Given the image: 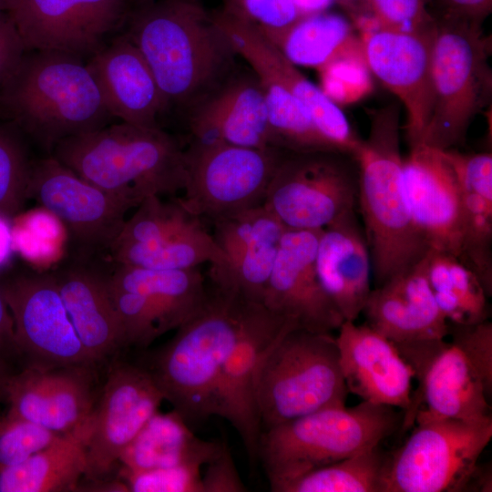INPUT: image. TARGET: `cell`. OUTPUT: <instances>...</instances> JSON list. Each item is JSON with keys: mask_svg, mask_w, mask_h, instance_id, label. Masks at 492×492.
<instances>
[{"mask_svg": "<svg viewBox=\"0 0 492 492\" xmlns=\"http://www.w3.org/2000/svg\"><path fill=\"white\" fill-rule=\"evenodd\" d=\"M126 24L167 109L187 116L235 71L238 55L200 0H140Z\"/></svg>", "mask_w": 492, "mask_h": 492, "instance_id": "6da1fadb", "label": "cell"}, {"mask_svg": "<svg viewBox=\"0 0 492 492\" xmlns=\"http://www.w3.org/2000/svg\"><path fill=\"white\" fill-rule=\"evenodd\" d=\"M369 134L354 157L358 166L359 210L375 287L422 260L429 249L411 217L400 150L395 104L370 110Z\"/></svg>", "mask_w": 492, "mask_h": 492, "instance_id": "7a4b0ae2", "label": "cell"}, {"mask_svg": "<svg viewBox=\"0 0 492 492\" xmlns=\"http://www.w3.org/2000/svg\"><path fill=\"white\" fill-rule=\"evenodd\" d=\"M0 99L20 130L49 155L62 140L113 118L84 59L60 51H27Z\"/></svg>", "mask_w": 492, "mask_h": 492, "instance_id": "3957f363", "label": "cell"}, {"mask_svg": "<svg viewBox=\"0 0 492 492\" xmlns=\"http://www.w3.org/2000/svg\"><path fill=\"white\" fill-rule=\"evenodd\" d=\"M50 155L135 208L149 196H174L186 184L184 150L160 128L108 124L62 140Z\"/></svg>", "mask_w": 492, "mask_h": 492, "instance_id": "277c9868", "label": "cell"}, {"mask_svg": "<svg viewBox=\"0 0 492 492\" xmlns=\"http://www.w3.org/2000/svg\"><path fill=\"white\" fill-rule=\"evenodd\" d=\"M248 302L211 284L202 307L177 329L148 369L189 425L214 415L221 372Z\"/></svg>", "mask_w": 492, "mask_h": 492, "instance_id": "5b68a950", "label": "cell"}, {"mask_svg": "<svg viewBox=\"0 0 492 492\" xmlns=\"http://www.w3.org/2000/svg\"><path fill=\"white\" fill-rule=\"evenodd\" d=\"M395 407L362 401L333 405L283 422L261 433L257 459L271 490L319 467L365 451L402 425Z\"/></svg>", "mask_w": 492, "mask_h": 492, "instance_id": "8992f818", "label": "cell"}, {"mask_svg": "<svg viewBox=\"0 0 492 492\" xmlns=\"http://www.w3.org/2000/svg\"><path fill=\"white\" fill-rule=\"evenodd\" d=\"M490 36L482 25L441 16L432 26L434 106L421 143L436 149L465 142L473 118L490 100Z\"/></svg>", "mask_w": 492, "mask_h": 492, "instance_id": "52a82bcc", "label": "cell"}, {"mask_svg": "<svg viewBox=\"0 0 492 492\" xmlns=\"http://www.w3.org/2000/svg\"><path fill=\"white\" fill-rule=\"evenodd\" d=\"M347 394L333 333L291 329L272 346L258 372L255 399L261 431L343 405Z\"/></svg>", "mask_w": 492, "mask_h": 492, "instance_id": "ba28073f", "label": "cell"}, {"mask_svg": "<svg viewBox=\"0 0 492 492\" xmlns=\"http://www.w3.org/2000/svg\"><path fill=\"white\" fill-rule=\"evenodd\" d=\"M388 457L381 492H461L492 438V419L415 423Z\"/></svg>", "mask_w": 492, "mask_h": 492, "instance_id": "9c48e42d", "label": "cell"}, {"mask_svg": "<svg viewBox=\"0 0 492 492\" xmlns=\"http://www.w3.org/2000/svg\"><path fill=\"white\" fill-rule=\"evenodd\" d=\"M358 166L339 151H286L271 180L265 207L288 230H323L357 209Z\"/></svg>", "mask_w": 492, "mask_h": 492, "instance_id": "30bf717a", "label": "cell"}, {"mask_svg": "<svg viewBox=\"0 0 492 492\" xmlns=\"http://www.w3.org/2000/svg\"><path fill=\"white\" fill-rule=\"evenodd\" d=\"M285 152L191 142L184 150L186 184L180 200L190 212L212 221L263 204Z\"/></svg>", "mask_w": 492, "mask_h": 492, "instance_id": "8fae6325", "label": "cell"}, {"mask_svg": "<svg viewBox=\"0 0 492 492\" xmlns=\"http://www.w3.org/2000/svg\"><path fill=\"white\" fill-rule=\"evenodd\" d=\"M395 345L418 383L412 393L411 405L404 413L402 430L416 422L434 419H492V381L457 345L446 338Z\"/></svg>", "mask_w": 492, "mask_h": 492, "instance_id": "7c38bea8", "label": "cell"}, {"mask_svg": "<svg viewBox=\"0 0 492 492\" xmlns=\"http://www.w3.org/2000/svg\"><path fill=\"white\" fill-rule=\"evenodd\" d=\"M14 323L19 355L27 366L50 369L92 366L52 273L26 272L0 282Z\"/></svg>", "mask_w": 492, "mask_h": 492, "instance_id": "4fadbf2b", "label": "cell"}, {"mask_svg": "<svg viewBox=\"0 0 492 492\" xmlns=\"http://www.w3.org/2000/svg\"><path fill=\"white\" fill-rule=\"evenodd\" d=\"M136 0H10L6 10L27 51L90 57L124 26Z\"/></svg>", "mask_w": 492, "mask_h": 492, "instance_id": "5bb4252c", "label": "cell"}, {"mask_svg": "<svg viewBox=\"0 0 492 492\" xmlns=\"http://www.w3.org/2000/svg\"><path fill=\"white\" fill-rule=\"evenodd\" d=\"M29 199L56 218L87 251L109 250L135 208L128 200L78 176L52 155L34 160Z\"/></svg>", "mask_w": 492, "mask_h": 492, "instance_id": "9a60e30c", "label": "cell"}, {"mask_svg": "<svg viewBox=\"0 0 492 492\" xmlns=\"http://www.w3.org/2000/svg\"><path fill=\"white\" fill-rule=\"evenodd\" d=\"M297 328L261 303L248 302L241 328L220 378L214 415L220 416L236 429L250 459L257 460L261 433L255 384L261 364L278 339Z\"/></svg>", "mask_w": 492, "mask_h": 492, "instance_id": "2e32d148", "label": "cell"}, {"mask_svg": "<svg viewBox=\"0 0 492 492\" xmlns=\"http://www.w3.org/2000/svg\"><path fill=\"white\" fill-rule=\"evenodd\" d=\"M164 395L145 368L119 364L111 369L99 403L92 413L86 478L104 480Z\"/></svg>", "mask_w": 492, "mask_h": 492, "instance_id": "e0dca14e", "label": "cell"}, {"mask_svg": "<svg viewBox=\"0 0 492 492\" xmlns=\"http://www.w3.org/2000/svg\"><path fill=\"white\" fill-rule=\"evenodd\" d=\"M432 26L424 32L378 27L361 33L360 37L371 73L405 109V128L410 148L421 143L434 106Z\"/></svg>", "mask_w": 492, "mask_h": 492, "instance_id": "ac0fdd59", "label": "cell"}, {"mask_svg": "<svg viewBox=\"0 0 492 492\" xmlns=\"http://www.w3.org/2000/svg\"><path fill=\"white\" fill-rule=\"evenodd\" d=\"M321 231L285 230L262 304L297 328L333 333L344 319L317 274L315 256Z\"/></svg>", "mask_w": 492, "mask_h": 492, "instance_id": "d6986e66", "label": "cell"}, {"mask_svg": "<svg viewBox=\"0 0 492 492\" xmlns=\"http://www.w3.org/2000/svg\"><path fill=\"white\" fill-rule=\"evenodd\" d=\"M404 184L413 222L429 250L461 257L463 208L454 172L439 149L423 143L404 159Z\"/></svg>", "mask_w": 492, "mask_h": 492, "instance_id": "ffe728a7", "label": "cell"}, {"mask_svg": "<svg viewBox=\"0 0 492 492\" xmlns=\"http://www.w3.org/2000/svg\"><path fill=\"white\" fill-rule=\"evenodd\" d=\"M91 367L26 366L6 384L8 420H27L64 434L82 425L95 408Z\"/></svg>", "mask_w": 492, "mask_h": 492, "instance_id": "44dd1931", "label": "cell"}, {"mask_svg": "<svg viewBox=\"0 0 492 492\" xmlns=\"http://www.w3.org/2000/svg\"><path fill=\"white\" fill-rule=\"evenodd\" d=\"M212 15L238 56L265 66L303 105L333 147L337 151L354 155L362 139L355 135L338 105L321 87L306 78L258 26L223 7Z\"/></svg>", "mask_w": 492, "mask_h": 492, "instance_id": "7402d4cb", "label": "cell"}, {"mask_svg": "<svg viewBox=\"0 0 492 492\" xmlns=\"http://www.w3.org/2000/svg\"><path fill=\"white\" fill-rule=\"evenodd\" d=\"M337 331L339 364L348 393L406 412L414 374L395 343L366 323L344 321Z\"/></svg>", "mask_w": 492, "mask_h": 492, "instance_id": "603a6c76", "label": "cell"}, {"mask_svg": "<svg viewBox=\"0 0 492 492\" xmlns=\"http://www.w3.org/2000/svg\"><path fill=\"white\" fill-rule=\"evenodd\" d=\"M192 141L272 148L264 95L252 70L234 71L188 114Z\"/></svg>", "mask_w": 492, "mask_h": 492, "instance_id": "cb8c5ba5", "label": "cell"}, {"mask_svg": "<svg viewBox=\"0 0 492 492\" xmlns=\"http://www.w3.org/2000/svg\"><path fill=\"white\" fill-rule=\"evenodd\" d=\"M425 255L372 290L362 312L365 323L393 343L443 339L447 335L448 322L434 298Z\"/></svg>", "mask_w": 492, "mask_h": 492, "instance_id": "d4e9b609", "label": "cell"}, {"mask_svg": "<svg viewBox=\"0 0 492 492\" xmlns=\"http://www.w3.org/2000/svg\"><path fill=\"white\" fill-rule=\"evenodd\" d=\"M87 65L113 118L145 128H159L167 110L156 79L143 56L125 35L92 55Z\"/></svg>", "mask_w": 492, "mask_h": 492, "instance_id": "484cf974", "label": "cell"}, {"mask_svg": "<svg viewBox=\"0 0 492 492\" xmlns=\"http://www.w3.org/2000/svg\"><path fill=\"white\" fill-rule=\"evenodd\" d=\"M350 210L321 231L315 256L319 280L344 321L362 313L372 291V262L364 231Z\"/></svg>", "mask_w": 492, "mask_h": 492, "instance_id": "4316f807", "label": "cell"}, {"mask_svg": "<svg viewBox=\"0 0 492 492\" xmlns=\"http://www.w3.org/2000/svg\"><path fill=\"white\" fill-rule=\"evenodd\" d=\"M68 316L86 351L97 363L124 346L108 273L74 263L52 273Z\"/></svg>", "mask_w": 492, "mask_h": 492, "instance_id": "83f0119b", "label": "cell"}, {"mask_svg": "<svg viewBox=\"0 0 492 492\" xmlns=\"http://www.w3.org/2000/svg\"><path fill=\"white\" fill-rule=\"evenodd\" d=\"M112 287L143 293L158 316L159 334L177 330L204 304L209 289L199 268L153 270L116 264L108 273Z\"/></svg>", "mask_w": 492, "mask_h": 492, "instance_id": "f1b7e54d", "label": "cell"}, {"mask_svg": "<svg viewBox=\"0 0 492 492\" xmlns=\"http://www.w3.org/2000/svg\"><path fill=\"white\" fill-rule=\"evenodd\" d=\"M92 415L82 425L61 434L25 462L0 470V492L77 490L87 468V446Z\"/></svg>", "mask_w": 492, "mask_h": 492, "instance_id": "f546056e", "label": "cell"}, {"mask_svg": "<svg viewBox=\"0 0 492 492\" xmlns=\"http://www.w3.org/2000/svg\"><path fill=\"white\" fill-rule=\"evenodd\" d=\"M222 446L196 436L174 409L168 413L158 410L125 447L118 462L123 468L134 471L185 463L204 466Z\"/></svg>", "mask_w": 492, "mask_h": 492, "instance_id": "4dcf8cb0", "label": "cell"}, {"mask_svg": "<svg viewBox=\"0 0 492 492\" xmlns=\"http://www.w3.org/2000/svg\"><path fill=\"white\" fill-rule=\"evenodd\" d=\"M108 251L116 264L153 270H190L205 262L212 268L227 264L202 220L158 243L114 245Z\"/></svg>", "mask_w": 492, "mask_h": 492, "instance_id": "1f68e13d", "label": "cell"}, {"mask_svg": "<svg viewBox=\"0 0 492 492\" xmlns=\"http://www.w3.org/2000/svg\"><path fill=\"white\" fill-rule=\"evenodd\" d=\"M426 274L436 302L450 323L488 320L487 295L477 276L456 257L436 250L425 255Z\"/></svg>", "mask_w": 492, "mask_h": 492, "instance_id": "d6a6232c", "label": "cell"}, {"mask_svg": "<svg viewBox=\"0 0 492 492\" xmlns=\"http://www.w3.org/2000/svg\"><path fill=\"white\" fill-rule=\"evenodd\" d=\"M265 36L293 65L317 70L355 36L348 19L327 11L302 15L288 28Z\"/></svg>", "mask_w": 492, "mask_h": 492, "instance_id": "836d02e7", "label": "cell"}, {"mask_svg": "<svg viewBox=\"0 0 492 492\" xmlns=\"http://www.w3.org/2000/svg\"><path fill=\"white\" fill-rule=\"evenodd\" d=\"M380 445L308 472L278 492H381L388 454Z\"/></svg>", "mask_w": 492, "mask_h": 492, "instance_id": "e575fe53", "label": "cell"}, {"mask_svg": "<svg viewBox=\"0 0 492 492\" xmlns=\"http://www.w3.org/2000/svg\"><path fill=\"white\" fill-rule=\"evenodd\" d=\"M136 208L111 246L160 242L202 220L186 208L180 197L164 200L149 196Z\"/></svg>", "mask_w": 492, "mask_h": 492, "instance_id": "d590c367", "label": "cell"}, {"mask_svg": "<svg viewBox=\"0 0 492 492\" xmlns=\"http://www.w3.org/2000/svg\"><path fill=\"white\" fill-rule=\"evenodd\" d=\"M463 237L460 261L478 278L492 296V201L460 189Z\"/></svg>", "mask_w": 492, "mask_h": 492, "instance_id": "8d00e7d4", "label": "cell"}, {"mask_svg": "<svg viewBox=\"0 0 492 492\" xmlns=\"http://www.w3.org/2000/svg\"><path fill=\"white\" fill-rule=\"evenodd\" d=\"M15 124H0V217H17L29 199L34 160Z\"/></svg>", "mask_w": 492, "mask_h": 492, "instance_id": "74e56055", "label": "cell"}, {"mask_svg": "<svg viewBox=\"0 0 492 492\" xmlns=\"http://www.w3.org/2000/svg\"><path fill=\"white\" fill-rule=\"evenodd\" d=\"M212 222L211 234L226 256L227 263L255 243L281 239L286 230L264 204L230 214Z\"/></svg>", "mask_w": 492, "mask_h": 492, "instance_id": "f35d334b", "label": "cell"}, {"mask_svg": "<svg viewBox=\"0 0 492 492\" xmlns=\"http://www.w3.org/2000/svg\"><path fill=\"white\" fill-rule=\"evenodd\" d=\"M318 71L321 89L337 105L356 102L373 90L372 73L360 37L354 36Z\"/></svg>", "mask_w": 492, "mask_h": 492, "instance_id": "ab89813d", "label": "cell"}, {"mask_svg": "<svg viewBox=\"0 0 492 492\" xmlns=\"http://www.w3.org/2000/svg\"><path fill=\"white\" fill-rule=\"evenodd\" d=\"M185 463L148 470L121 468L119 474L128 491L133 492H201V467Z\"/></svg>", "mask_w": 492, "mask_h": 492, "instance_id": "60d3db41", "label": "cell"}, {"mask_svg": "<svg viewBox=\"0 0 492 492\" xmlns=\"http://www.w3.org/2000/svg\"><path fill=\"white\" fill-rule=\"evenodd\" d=\"M6 420L0 434V470L25 462L61 435L27 420Z\"/></svg>", "mask_w": 492, "mask_h": 492, "instance_id": "b9f144b4", "label": "cell"}, {"mask_svg": "<svg viewBox=\"0 0 492 492\" xmlns=\"http://www.w3.org/2000/svg\"><path fill=\"white\" fill-rule=\"evenodd\" d=\"M223 8L255 25L265 35L281 32L302 16L292 0H224Z\"/></svg>", "mask_w": 492, "mask_h": 492, "instance_id": "7bdbcfd3", "label": "cell"}, {"mask_svg": "<svg viewBox=\"0 0 492 492\" xmlns=\"http://www.w3.org/2000/svg\"><path fill=\"white\" fill-rule=\"evenodd\" d=\"M382 28L424 32L433 26L435 18L424 0H363Z\"/></svg>", "mask_w": 492, "mask_h": 492, "instance_id": "ee69618b", "label": "cell"}, {"mask_svg": "<svg viewBox=\"0 0 492 492\" xmlns=\"http://www.w3.org/2000/svg\"><path fill=\"white\" fill-rule=\"evenodd\" d=\"M440 152L451 167L460 189L492 201L491 152L465 154L456 149Z\"/></svg>", "mask_w": 492, "mask_h": 492, "instance_id": "f6af8a7d", "label": "cell"}, {"mask_svg": "<svg viewBox=\"0 0 492 492\" xmlns=\"http://www.w3.org/2000/svg\"><path fill=\"white\" fill-rule=\"evenodd\" d=\"M201 492H244L247 490L236 468L231 452L223 444L220 451L205 465Z\"/></svg>", "mask_w": 492, "mask_h": 492, "instance_id": "bcb514c9", "label": "cell"}, {"mask_svg": "<svg viewBox=\"0 0 492 492\" xmlns=\"http://www.w3.org/2000/svg\"><path fill=\"white\" fill-rule=\"evenodd\" d=\"M27 52L10 15L0 10V91L14 77Z\"/></svg>", "mask_w": 492, "mask_h": 492, "instance_id": "7dc6e473", "label": "cell"}, {"mask_svg": "<svg viewBox=\"0 0 492 492\" xmlns=\"http://www.w3.org/2000/svg\"><path fill=\"white\" fill-rule=\"evenodd\" d=\"M442 16L482 25L492 10V0H438Z\"/></svg>", "mask_w": 492, "mask_h": 492, "instance_id": "c3c4849f", "label": "cell"}, {"mask_svg": "<svg viewBox=\"0 0 492 492\" xmlns=\"http://www.w3.org/2000/svg\"><path fill=\"white\" fill-rule=\"evenodd\" d=\"M19 355L15 343L14 323L0 289V361Z\"/></svg>", "mask_w": 492, "mask_h": 492, "instance_id": "681fc988", "label": "cell"}, {"mask_svg": "<svg viewBox=\"0 0 492 492\" xmlns=\"http://www.w3.org/2000/svg\"><path fill=\"white\" fill-rule=\"evenodd\" d=\"M491 466L477 464L469 476L464 491L491 492Z\"/></svg>", "mask_w": 492, "mask_h": 492, "instance_id": "f907efd6", "label": "cell"}, {"mask_svg": "<svg viewBox=\"0 0 492 492\" xmlns=\"http://www.w3.org/2000/svg\"><path fill=\"white\" fill-rule=\"evenodd\" d=\"M302 15L315 14L326 9L335 0H292Z\"/></svg>", "mask_w": 492, "mask_h": 492, "instance_id": "816d5d0a", "label": "cell"}, {"mask_svg": "<svg viewBox=\"0 0 492 492\" xmlns=\"http://www.w3.org/2000/svg\"><path fill=\"white\" fill-rule=\"evenodd\" d=\"M4 220L5 219L0 217V263L5 260L13 247L11 229Z\"/></svg>", "mask_w": 492, "mask_h": 492, "instance_id": "f5cc1de1", "label": "cell"}, {"mask_svg": "<svg viewBox=\"0 0 492 492\" xmlns=\"http://www.w3.org/2000/svg\"><path fill=\"white\" fill-rule=\"evenodd\" d=\"M3 361H0V401L6 400V384L10 376Z\"/></svg>", "mask_w": 492, "mask_h": 492, "instance_id": "db71d44e", "label": "cell"}, {"mask_svg": "<svg viewBox=\"0 0 492 492\" xmlns=\"http://www.w3.org/2000/svg\"><path fill=\"white\" fill-rule=\"evenodd\" d=\"M6 423H7L6 417L0 415V434L5 429Z\"/></svg>", "mask_w": 492, "mask_h": 492, "instance_id": "11a10c76", "label": "cell"}, {"mask_svg": "<svg viewBox=\"0 0 492 492\" xmlns=\"http://www.w3.org/2000/svg\"><path fill=\"white\" fill-rule=\"evenodd\" d=\"M9 1L10 0H0V10H6Z\"/></svg>", "mask_w": 492, "mask_h": 492, "instance_id": "9f6ffc18", "label": "cell"}, {"mask_svg": "<svg viewBox=\"0 0 492 492\" xmlns=\"http://www.w3.org/2000/svg\"><path fill=\"white\" fill-rule=\"evenodd\" d=\"M431 1L433 0H424V2L427 5L428 3H430Z\"/></svg>", "mask_w": 492, "mask_h": 492, "instance_id": "6f0895ef", "label": "cell"}]
</instances>
